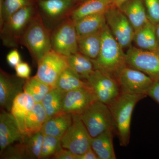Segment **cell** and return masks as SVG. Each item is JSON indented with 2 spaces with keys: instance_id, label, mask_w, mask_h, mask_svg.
<instances>
[{
  "instance_id": "29",
  "label": "cell",
  "mask_w": 159,
  "mask_h": 159,
  "mask_svg": "<svg viewBox=\"0 0 159 159\" xmlns=\"http://www.w3.org/2000/svg\"><path fill=\"white\" fill-rule=\"evenodd\" d=\"M53 88L34 76L25 79L23 89L24 92L30 95L37 103L41 102L46 94Z\"/></svg>"
},
{
  "instance_id": "32",
  "label": "cell",
  "mask_w": 159,
  "mask_h": 159,
  "mask_svg": "<svg viewBox=\"0 0 159 159\" xmlns=\"http://www.w3.org/2000/svg\"><path fill=\"white\" fill-rule=\"evenodd\" d=\"M62 148L60 139L53 136L44 134L40 159L52 157Z\"/></svg>"
},
{
  "instance_id": "12",
  "label": "cell",
  "mask_w": 159,
  "mask_h": 159,
  "mask_svg": "<svg viewBox=\"0 0 159 159\" xmlns=\"http://www.w3.org/2000/svg\"><path fill=\"white\" fill-rule=\"evenodd\" d=\"M117 80L121 93L147 96L154 81L142 71L127 66L122 69Z\"/></svg>"
},
{
  "instance_id": "11",
  "label": "cell",
  "mask_w": 159,
  "mask_h": 159,
  "mask_svg": "<svg viewBox=\"0 0 159 159\" xmlns=\"http://www.w3.org/2000/svg\"><path fill=\"white\" fill-rule=\"evenodd\" d=\"M86 81L98 100L107 105H110L121 94L117 80L98 70H95Z\"/></svg>"
},
{
  "instance_id": "2",
  "label": "cell",
  "mask_w": 159,
  "mask_h": 159,
  "mask_svg": "<svg viewBox=\"0 0 159 159\" xmlns=\"http://www.w3.org/2000/svg\"><path fill=\"white\" fill-rule=\"evenodd\" d=\"M146 97L145 95L121 93L108 105L113 119L115 132L122 147H126L130 141L131 121L135 107Z\"/></svg>"
},
{
  "instance_id": "5",
  "label": "cell",
  "mask_w": 159,
  "mask_h": 159,
  "mask_svg": "<svg viewBox=\"0 0 159 159\" xmlns=\"http://www.w3.org/2000/svg\"><path fill=\"white\" fill-rule=\"evenodd\" d=\"M79 116L92 138L107 131H115L113 119L108 106L99 100L91 104Z\"/></svg>"
},
{
  "instance_id": "37",
  "label": "cell",
  "mask_w": 159,
  "mask_h": 159,
  "mask_svg": "<svg viewBox=\"0 0 159 159\" xmlns=\"http://www.w3.org/2000/svg\"><path fill=\"white\" fill-rule=\"evenodd\" d=\"M54 159H77V155L70 150L62 148L52 157Z\"/></svg>"
},
{
  "instance_id": "33",
  "label": "cell",
  "mask_w": 159,
  "mask_h": 159,
  "mask_svg": "<svg viewBox=\"0 0 159 159\" xmlns=\"http://www.w3.org/2000/svg\"><path fill=\"white\" fill-rule=\"evenodd\" d=\"M2 159H28L24 141L17 142L9 145L0 152Z\"/></svg>"
},
{
  "instance_id": "22",
  "label": "cell",
  "mask_w": 159,
  "mask_h": 159,
  "mask_svg": "<svg viewBox=\"0 0 159 159\" xmlns=\"http://www.w3.org/2000/svg\"><path fill=\"white\" fill-rule=\"evenodd\" d=\"M133 41L139 48L148 51H159L155 25L150 22L135 31Z\"/></svg>"
},
{
  "instance_id": "4",
  "label": "cell",
  "mask_w": 159,
  "mask_h": 159,
  "mask_svg": "<svg viewBox=\"0 0 159 159\" xmlns=\"http://www.w3.org/2000/svg\"><path fill=\"white\" fill-rule=\"evenodd\" d=\"M33 5L22 8L4 22L1 26V37L3 45L15 48L20 40L32 18L37 12Z\"/></svg>"
},
{
  "instance_id": "17",
  "label": "cell",
  "mask_w": 159,
  "mask_h": 159,
  "mask_svg": "<svg viewBox=\"0 0 159 159\" xmlns=\"http://www.w3.org/2000/svg\"><path fill=\"white\" fill-rule=\"evenodd\" d=\"M119 9L128 19L135 31L149 22L143 0H128Z\"/></svg>"
},
{
  "instance_id": "36",
  "label": "cell",
  "mask_w": 159,
  "mask_h": 159,
  "mask_svg": "<svg viewBox=\"0 0 159 159\" xmlns=\"http://www.w3.org/2000/svg\"><path fill=\"white\" fill-rule=\"evenodd\" d=\"M6 60L10 66L14 68L21 62L20 55L17 49L12 50L8 53L6 56Z\"/></svg>"
},
{
  "instance_id": "19",
  "label": "cell",
  "mask_w": 159,
  "mask_h": 159,
  "mask_svg": "<svg viewBox=\"0 0 159 159\" xmlns=\"http://www.w3.org/2000/svg\"><path fill=\"white\" fill-rule=\"evenodd\" d=\"M73 121V115L61 111L49 118L41 130L44 134L53 136L61 139Z\"/></svg>"
},
{
  "instance_id": "13",
  "label": "cell",
  "mask_w": 159,
  "mask_h": 159,
  "mask_svg": "<svg viewBox=\"0 0 159 159\" xmlns=\"http://www.w3.org/2000/svg\"><path fill=\"white\" fill-rule=\"evenodd\" d=\"M77 5L76 0L39 1V13L47 27L48 25H57L63 20L69 17Z\"/></svg>"
},
{
  "instance_id": "23",
  "label": "cell",
  "mask_w": 159,
  "mask_h": 159,
  "mask_svg": "<svg viewBox=\"0 0 159 159\" xmlns=\"http://www.w3.org/2000/svg\"><path fill=\"white\" fill-rule=\"evenodd\" d=\"M75 23L78 37L95 33L106 25L105 12L87 16Z\"/></svg>"
},
{
  "instance_id": "8",
  "label": "cell",
  "mask_w": 159,
  "mask_h": 159,
  "mask_svg": "<svg viewBox=\"0 0 159 159\" xmlns=\"http://www.w3.org/2000/svg\"><path fill=\"white\" fill-rule=\"evenodd\" d=\"M125 55L128 66L142 71L154 81H159V51L130 46Z\"/></svg>"
},
{
  "instance_id": "6",
  "label": "cell",
  "mask_w": 159,
  "mask_h": 159,
  "mask_svg": "<svg viewBox=\"0 0 159 159\" xmlns=\"http://www.w3.org/2000/svg\"><path fill=\"white\" fill-rule=\"evenodd\" d=\"M52 49L66 56L79 52L75 22L66 18L54 27L51 32Z\"/></svg>"
},
{
  "instance_id": "20",
  "label": "cell",
  "mask_w": 159,
  "mask_h": 159,
  "mask_svg": "<svg viewBox=\"0 0 159 159\" xmlns=\"http://www.w3.org/2000/svg\"><path fill=\"white\" fill-rule=\"evenodd\" d=\"M115 133L114 130H108L92 138L91 148L99 159H116L113 142Z\"/></svg>"
},
{
  "instance_id": "35",
  "label": "cell",
  "mask_w": 159,
  "mask_h": 159,
  "mask_svg": "<svg viewBox=\"0 0 159 159\" xmlns=\"http://www.w3.org/2000/svg\"><path fill=\"white\" fill-rule=\"evenodd\" d=\"M15 69L17 77L25 79L30 77L31 69L27 63L21 61L15 67Z\"/></svg>"
},
{
  "instance_id": "34",
  "label": "cell",
  "mask_w": 159,
  "mask_h": 159,
  "mask_svg": "<svg viewBox=\"0 0 159 159\" xmlns=\"http://www.w3.org/2000/svg\"><path fill=\"white\" fill-rule=\"evenodd\" d=\"M147 18L154 25L159 23V0H143Z\"/></svg>"
},
{
  "instance_id": "16",
  "label": "cell",
  "mask_w": 159,
  "mask_h": 159,
  "mask_svg": "<svg viewBox=\"0 0 159 159\" xmlns=\"http://www.w3.org/2000/svg\"><path fill=\"white\" fill-rule=\"evenodd\" d=\"M16 119L10 112L1 110L0 114V152L9 145L24 141Z\"/></svg>"
},
{
  "instance_id": "25",
  "label": "cell",
  "mask_w": 159,
  "mask_h": 159,
  "mask_svg": "<svg viewBox=\"0 0 159 159\" xmlns=\"http://www.w3.org/2000/svg\"><path fill=\"white\" fill-rule=\"evenodd\" d=\"M89 86L86 80L81 79L69 66L60 75L55 88L63 93H66Z\"/></svg>"
},
{
  "instance_id": "28",
  "label": "cell",
  "mask_w": 159,
  "mask_h": 159,
  "mask_svg": "<svg viewBox=\"0 0 159 159\" xmlns=\"http://www.w3.org/2000/svg\"><path fill=\"white\" fill-rule=\"evenodd\" d=\"M64 93L54 88L46 94L41 102L47 114V120L62 111Z\"/></svg>"
},
{
  "instance_id": "7",
  "label": "cell",
  "mask_w": 159,
  "mask_h": 159,
  "mask_svg": "<svg viewBox=\"0 0 159 159\" xmlns=\"http://www.w3.org/2000/svg\"><path fill=\"white\" fill-rule=\"evenodd\" d=\"M92 137L78 115H73V121L61 139L62 148L80 155L91 148Z\"/></svg>"
},
{
  "instance_id": "39",
  "label": "cell",
  "mask_w": 159,
  "mask_h": 159,
  "mask_svg": "<svg viewBox=\"0 0 159 159\" xmlns=\"http://www.w3.org/2000/svg\"><path fill=\"white\" fill-rule=\"evenodd\" d=\"M77 159H99V158L93 150L91 148L83 154L77 155Z\"/></svg>"
},
{
  "instance_id": "18",
  "label": "cell",
  "mask_w": 159,
  "mask_h": 159,
  "mask_svg": "<svg viewBox=\"0 0 159 159\" xmlns=\"http://www.w3.org/2000/svg\"><path fill=\"white\" fill-rule=\"evenodd\" d=\"M35 102L29 94L23 92L15 98L10 112L16 119L20 130L25 135L26 120Z\"/></svg>"
},
{
  "instance_id": "38",
  "label": "cell",
  "mask_w": 159,
  "mask_h": 159,
  "mask_svg": "<svg viewBox=\"0 0 159 159\" xmlns=\"http://www.w3.org/2000/svg\"><path fill=\"white\" fill-rule=\"evenodd\" d=\"M147 95L159 104V81H154Z\"/></svg>"
},
{
  "instance_id": "14",
  "label": "cell",
  "mask_w": 159,
  "mask_h": 159,
  "mask_svg": "<svg viewBox=\"0 0 159 159\" xmlns=\"http://www.w3.org/2000/svg\"><path fill=\"white\" fill-rule=\"evenodd\" d=\"M97 100V96L89 86L76 89L64 93L61 111L80 116Z\"/></svg>"
},
{
  "instance_id": "10",
  "label": "cell",
  "mask_w": 159,
  "mask_h": 159,
  "mask_svg": "<svg viewBox=\"0 0 159 159\" xmlns=\"http://www.w3.org/2000/svg\"><path fill=\"white\" fill-rule=\"evenodd\" d=\"M106 23L112 34L123 48H129L135 31L126 16L119 8L111 7L105 12Z\"/></svg>"
},
{
  "instance_id": "41",
  "label": "cell",
  "mask_w": 159,
  "mask_h": 159,
  "mask_svg": "<svg viewBox=\"0 0 159 159\" xmlns=\"http://www.w3.org/2000/svg\"><path fill=\"white\" fill-rule=\"evenodd\" d=\"M156 34L159 47V23L155 25Z\"/></svg>"
},
{
  "instance_id": "1",
  "label": "cell",
  "mask_w": 159,
  "mask_h": 159,
  "mask_svg": "<svg viewBox=\"0 0 159 159\" xmlns=\"http://www.w3.org/2000/svg\"><path fill=\"white\" fill-rule=\"evenodd\" d=\"M91 60L95 70L109 74L116 79L122 69L127 66L123 48L114 37L107 24L102 30L99 55Z\"/></svg>"
},
{
  "instance_id": "24",
  "label": "cell",
  "mask_w": 159,
  "mask_h": 159,
  "mask_svg": "<svg viewBox=\"0 0 159 159\" xmlns=\"http://www.w3.org/2000/svg\"><path fill=\"white\" fill-rule=\"evenodd\" d=\"M102 29L92 34L78 37L79 52L91 60L96 59L99 55Z\"/></svg>"
},
{
  "instance_id": "27",
  "label": "cell",
  "mask_w": 159,
  "mask_h": 159,
  "mask_svg": "<svg viewBox=\"0 0 159 159\" xmlns=\"http://www.w3.org/2000/svg\"><path fill=\"white\" fill-rule=\"evenodd\" d=\"M47 120V114L41 102L35 103L26 119L25 135H29L41 130Z\"/></svg>"
},
{
  "instance_id": "31",
  "label": "cell",
  "mask_w": 159,
  "mask_h": 159,
  "mask_svg": "<svg viewBox=\"0 0 159 159\" xmlns=\"http://www.w3.org/2000/svg\"><path fill=\"white\" fill-rule=\"evenodd\" d=\"M31 5H33L31 0H1V26L19 10Z\"/></svg>"
},
{
  "instance_id": "9",
  "label": "cell",
  "mask_w": 159,
  "mask_h": 159,
  "mask_svg": "<svg viewBox=\"0 0 159 159\" xmlns=\"http://www.w3.org/2000/svg\"><path fill=\"white\" fill-rule=\"evenodd\" d=\"M37 73L35 75L43 82L55 88L58 77L69 66L67 56L51 49L38 62Z\"/></svg>"
},
{
  "instance_id": "3",
  "label": "cell",
  "mask_w": 159,
  "mask_h": 159,
  "mask_svg": "<svg viewBox=\"0 0 159 159\" xmlns=\"http://www.w3.org/2000/svg\"><path fill=\"white\" fill-rule=\"evenodd\" d=\"M51 31L44 23L39 11L34 15L20 40L37 63L52 49Z\"/></svg>"
},
{
  "instance_id": "26",
  "label": "cell",
  "mask_w": 159,
  "mask_h": 159,
  "mask_svg": "<svg viewBox=\"0 0 159 159\" xmlns=\"http://www.w3.org/2000/svg\"><path fill=\"white\" fill-rule=\"evenodd\" d=\"M69 66L81 79L86 80L95 70L90 58L80 52L67 56Z\"/></svg>"
},
{
  "instance_id": "40",
  "label": "cell",
  "mask_w": 159,
  "mask_h": 159,
  "mask_svg": "<svg viewBox=\"0 0 159 159\" xmlns=\"http://www.w3.org/2000/svg\"><path fill=\"white\" fill-rule=\"evenodd\" d=\"M128 0H111L112 7L120 8Z\"/></svg>"
},
{
  "instance_id": "30",
  "label": "cell",
  "mask_w": 159,
  "mask_h": 159,
  "mask_svg": "<svg viewBox=\"0 0 159 159\" xmlns=\"http://www.w3.org/2000/svg\"><path fill=\"white\" fill-rule=\"evenodd\" d=\"M43 138L42 130L29 135H24V142L28 159H40Z\"/></svg>"
},
{
  "instance_id": "21",
  "label": "cell",
  "mask_w": 159,
  "mask_h": 159,
  "mask_svg": "<svg viewBox=\"0 0 159 159\" xmlns=\"http://www.w3.org/2000/svg\"><path fill=\"white\" fill-rule=\"evenodd\" d=\"M112 7L111 0H87L78 5L70 17L74 22L90 15L104 13Z\"/></svg>"
},
{
  "instance_id": "42",
  "label": "cell",
  "mask_w": 159,
  "mask_h": 159,
  "mask_svg": "<svg viewBox=\"0 0 159 159\" xmlns=\"http://www.w3.org/2000/svg\"><path fill=\"white\" fill-rule=\"evenodd\" d=\"M87 1V0H76L77 1V5H79V4H81L84 2H85V1Z\"/></svg>"
},
{
  "instance_id": "15",
  "label": "cell",
  "mask_w": 159,
  "mask_h": 159,
  "mask_svg": "<svg viewBox=\"0 0 159 159\" xmlns=\"http://www.w3.org/2000/svg\"><path fill=\"white\" fill-rule=\"evenodd\" d=\"M25 79L0 70V106L1 110L11 112L12 103L19 94L24 92Z\"/></svg>"
}]
</instances>
